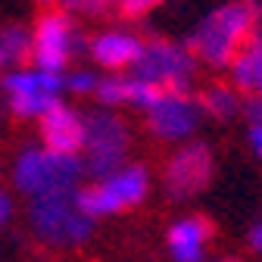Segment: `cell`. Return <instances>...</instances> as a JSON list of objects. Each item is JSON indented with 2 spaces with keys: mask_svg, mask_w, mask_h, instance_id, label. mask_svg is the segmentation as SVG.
Returning a JSON list of instances; mask_svg holds the SVG:
<instances>
[{
  "mask_svg": "<svg viewBox=\"0 0 262 262\" xmlns=\"http://www.w3.org/2000/svg\"><path fill=\"white\" fill-rule=\"evenodd\" d=\"M209 234H212V228H209V222L200 219V215H190V219L175 222V225L169 228V250H172V259H175V262H200Z\"/></svg>",
  "mask_w": 262,
  "mask_h": 262,
  "instance_id": "obj_11",
  "label": "cell"
},
{
  "mask_svg": "<svg viewBox=\"0 0 262 262\" xmlns=\"http://www.w3.org/2000/svg\"><path fill=\"white\" fill-rule=\"evenodd\" d=\"M250 247H253L256 253H262V222H256V225L250 228Z\"/></svg>",
  "mask_w": 262,
  "mask_h": 262,
  "instance_id": "obj_26",
  "label": "cell"
},
{
  "mask_svg": "<svg viewBox=\"0 0 262 262\" xmlns=\"http://www.w3.org/2000/svg\"><path fill=\"white\" fill-rule=\"evenodd\" d=\"M262 22V4H228L212 10L200 25L193 28V35L187 41V50L206 59L209 66L222 69L231 66L241 53V44L253 35Z\"/></svg>",
  "mask_w": 262,
  "mask_h": 262,
  "instance_id": "obj_1",
  "label": "cell"
},
{
  "mask_svg": "<svg viewBox=\"0 0 262 262\" xmlns=\"http://www.w3.org/2000/svg\"><path fill=\"white\" fill-rule=\"evenodd\" d=\"M10 215H13V200H10V193L0 187V228L10 222Z\"/></svg>",
  "mask_w": 262,
  "mask_h": 262,
  "instance_id": "obj_24",
  "label": "cell"
},
{
  "mask_svg": "<svg viewBox=\"0 0 262 262\" xmlns=\"http://www.w3.org/2000/svg\"><path fill=\"white\" fill-rule=\"evenodd\" d=\"M97 97H100V103L106 106H116V103H128V81L125 78H103L97 84Z\"/></svg>",
  "mask_w": 262,
  "mask_h": 262,
  "instance_id": "obj_19",
  "label": "cell"
},
{
  "mask_svg": "<svg viewBox=\"0 0 262 262\" xmlns=\"http://www.w3.org/2000/svg\"><path fill=\"white\" fill-rule=\"evenodd\" d=\"M147 169L144 166H125L122 172H116L106 181H97L84 190H78V209L88 219H100V215H113L119 209H128L144 200L147 193Z\"/></svg>",
  "mask_w": 262,
  "mask_h": 262,
  "instance_id": "obj_6",
  "label": "cell"
},
{
  "mask_svg": "<svg viewBox=\"0 0 262 262\" xmlns=\"http://www.w3.org/2000/svg\"><path fill=\"white\" fill-rule=\"evenodd\" d=\"M162 94L166 91L150 84V81H144V78H128V103H135V106L150 110V106H156L162 100Z\"/></svg>",
  "mask_w": 262,
  "mask_h": 262,
  "instance_id": "obj_18",
  "label": "cell"
},
{
  "mask_svg": "<svg viewBox=\"0 0 262 262\" xmlns=\"http://www.w3.org/2000/svg\"><path fill=\"white\" fill-rule=\"evenodd\" d=\"M81 172H84V162L78 156H62L47 147H25L16 159L13 178L22 193H28L31 200H41V196L75 190V181L81 178Z\"/></svg>",
  "mask_w": 262,
  "mask_h": 262,
  "instance_id": "obj_2",
  "label": "cell"
},
{
  "mask_svg": "<svg viewBox=\"0 0 262 262\" xmlns=\"http://www.w3.org/2000/svg\"><path fill=\"white\" fill-rule=\"evenodd\" d=\"M28 222H31V231L47 247H81L94 234V219H88L78 209L75 190L31 200Z\"/></svg>",
  "mask_w": 262,
  "mask_h": 262,
  "instance_id": "obj_3",
  "label": "cell"
},
{
  "mask_svg": "<svg viewBox=\"0 0 262 262\" xmlns=\"http://www.w3.org/2000/svg\"><path fill=\"white\" fill-rule=\"evenodd\" d=\"M244 113L253 119V125H262V97H259V94L250 97V100L244 103Z\"/></svg>",
  "mask_w": 262,
  "mask_h": 262,
  "instance_id": "obj_23",
  "label": "cell"
},
{
  "mask_svg": "<svg viewBox=\"0 0 262 262\" xmlns=\"http://www.w3.org/2000/svg\"><path fill=\"white\" fill-rule=\"evenodd\" d=\"M0 84H4L7 97H16V94H56L66 88L62 75H53V72H41V69H19V72H7L4 78H0Z\"/></svg>",
  "mask_w": 262,
  "mask_h": 262,
  "instance_id": "obj_13",
  "label": "cell"
},
{
  "mask_svg": "<svg viewBox=\"0 0 262 262\" xmlns=\"http://www.w3.org/2000/svg\"><path fill=\"white\" fill-rule=\"evenodd\" d=\"M91 53H94V59L100 62V66H110V69H122V66H131V62H138V59H141L144 44H141V38L125 35V31H106V35L94 38Z\"/></svg>",
  "mask_w": 262,
  "mask_h": 262,
  "instance_id": "obj_12",
  "label": "cell"
},
{
  "mask_svg": "<svg viewBox=\"0 0 262 262\" xmlns=\"http://www.w3.org/2000/svg\"><path fill=\"white\" fill-rule=\"evenodd\" d=\"M78 50H81V35L75 31L72 19L66 16V13H56L53 10V13H44L38 19L35 38H31V53H35L41 72L59 75V69Z\"/></svg>",
  "mask_w": 262,
  "mask_h": 262,
  "instance_id": "obj_7",
  "label": "cell"
},
{
  "mask_svg": "<svg viewBox=\"0 0 262 262\" xmlns=\"http://www.w3.org/2000/svg\"><path fill=\"white\" fill-rule=\"evenodd\" d=\"M150 10H153L150 0H125V4H119V13H122L125 19H141V16L150 13Z\"/></svg>",
  "mask_w": 262,
  "mask_h": 262,
  "instance_id": "obj_22",
  "label": "cell"
},
{
  "mask_svg": "<svg viewBox=\"0 0 262 262\" xmlns=\"http://www.w3.org/2000/svg\"><path fill=\"white\" fill-rule=\"evenodd\" d=\"M209 175H212V156L206 144H184L169 159L166 175H162L166 196L169 200H187L209 184Z\"/></svg>",
  "mask_w": 262,
  "mask_h": 262,
  "instance_id": "obj_8",
  "label": "cell"
},
{
  "mask_svg": "<svg viewBox=\"0 0 262 262\" xmlns=\"http://www.w3.org/2000/svg\"><path fill=\"white\" fill-rule=\"evenodd\" d=\"M69 13H84V16H103L110 10V4H100V0H78V4H66Z\"/></svg>",
  "mask_w": 262,
  "mask_h": 262,
  "instance_id": "obj_21",
  "label": "cell"
},
{
  "mask_svg": "<svg viewBox=\"0 0 262 262\" xmlns=\"http://www.w3.org/2000/svg\"><path fill=\"white\" fill-rule=\"evenodd\" d=\"M41 138L47 144V150L62 153V156H75L78 150H84V119L69 110V106H56L41 119Z\"/></svg>",
  "mask_w": 262,
  "mask_h": 262,
  "instance_id": "obj_10",
  "label": "cell"
},
{
  "mask_svg": "<svg viewBox=\"0 0 262 262\" xmlns=\"http://www.w3.org/2000/svg\"><path fill=\"white\" fill-rule=\"evenodd\" d=\"M31 56V35L22 25H7L0 28V69L22 66Z\"/></svg>",
  "mask_w": 262,
  "mask_h": 262,
  "instance_id": "obj_15",
  "label": "cell"
},
{
  "mask_svg": "<svg viewBox=\"0 0 262 262\" xmlns=\"http://www.w3.org/2000/svg\"><path fill=\"white\" fill-rule=\"evenodd\" d=\"M250 147H253L256 156L262 159V125H253V128H250Z\"/></svg>",
  "mask_w": 262,
  "mask_h": 262,
  "instance_id": "obj_25",
  "label": "cell"
},
{
  "mask_svg": "<svg viewBox=\"0 0 262 262\" xmlns=\"http://www.w3.org/2000/svg\"><path fill=\"white\" fill-rule=\"evenodd\" d=\"M128 128L113 113H94L84 119V172L97 181H106L125 169Z\"/></svg>",
  "mask_w": 262,
  "mask_h": 262,
  "instance_id": "obj_4",
  "label": "cell"
},
{
  "mask_svg": "<svg viewBox=\"0 0 262 262\" xmlns=\"http://www.w3.org/2000/svg\"><path fill=\"white\" fill-rule=\"evenodd\" d=\"M97 75L94 72H88V69H81V72H72L69 78H66V88H69L72 94H97Z\"/></svg>",
  "mask_w": 262,
  "mask_h": 262,
  "instance_id": "obj_20",
  "label": "cell"
},
{
  "mask_svg": "<svg viewBox=\"0 0 262 262\" xmlns=\"http://www.w3.org/2000/svg\"><path fill=\"white\" fill-rule=\"evenodd\" d=\"M203 110L187 94H162V100L147 110V128L162 141H181L196 128Z\"/></svg>",
  "mask_w": 262,
  "mask_h": 262,
  "instance_id": "obj_9",
  "label": "cell"
},
{
  "mask_svg": "<svg viewBox=\"0 0 262 262\" xmlns=\"http://www.w3.org/2000/svg\"><path fill=\"white\" fill-rule=\"evenodd\" d=\"M200 110H203L206 116L225 122V119H234V113L241 110V100H237V94H234L231 88L215 84V88H209V91L200 97Z\"/></svg>",
  "mask_w": 262,
  "mask_h": 262,
  "instance_id": "obj_16",
  "label": "cell"
},
{
  "mask_svg": "<svg viewBox=\"0 0 262 262\" xmlns=\"http://www.w3.org/2000/svg\"><path fill=\"white\" fill-rule=\"evenodd\" d=\"M59 106V97L56 94H16L10 97V110L22 119H44L50 110Z\"/></svg>",
  "mask_w": 262,
  "mask_h": 262,
  "instance_id": "obj_17",
  "label": "cell"
},
{
  "mask_svg": "<svg viewBox=\"0 0 262 262\" xmlns=\"http://www.w3.org/2000/svg\"><path fill=\"white\" fill-rule=\"evenodd\" d=\"M135 69H138V78L162 88L166 94H187L196 62H193V53L181 44L150 41L144 44V53L135 62Z\"/></svg>",
  "mask_w": 262,
  "mask_h": 262,
  "instance_id": "obj_5",
  "label": "cell"
},
{
  "mask_svg": "<svg viewBox=\"0 0 262 262\" xmlns=\"http://www.w3.org/2000/svg\"><path fill=\"white\" fill-rule=\"evenodd\" d=\"M234 84L244 91H259L262 97V38H253L231 62Z\"/></svg>",
  "mask_w": 262,
  "mask_h": 262,
  "instance_id": "obj_14",
  "label": "cell"
}]
</instances>
